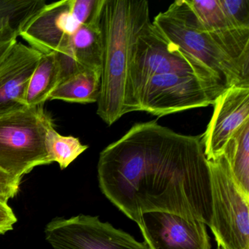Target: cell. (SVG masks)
<instances>
[{"label":"cell","instance_id":"6da1fadb","mask_svg":"<svg viewBox=\"0 0 249 249\" xmlns=\"http://www.w3.org/2000/svg\"><path fill=\"white\" fill-rule=\"evenodd\" d=\"M97 177L103 195L137 224L142 213L164 212L211 226L202 135L178 133L157 121L135 124L100 153Z\"/></svg>","mask_w":249,"mask_h":249},{"label":"cell","instance_id":"7a4b0ae2","mask_svg":"<svg viewBox=\"0 0 249 249\" xmlns=\"http://www.w3.org/2000/svg\"><path fill=\"white\" fill-rule=\"evenodd\" d=\"M150 20L145 0H104L101 15L103 52L97 113L108 126L136 111L129 70L137 37Z\"/></svg>","mask_w":249,"mask_h":249},{"label":"cell","instance_id":"3957f363","mask_svg":"<svg viewBox=\"0 0 249 249\" xmlns=\"http://www.w3.org/2000/svg\"><path fill=\"white\" fill-rule=\"evenodd\" d=\"M152 24L166 39L181 48L215 74L226 88L249 84L235 62L211 38L188 3L177 0Z\"/></svg>","mask_w":249,"mask_h":249},{"label":"cell","instance_id":"277c9868","mask_svg":"<svg viewBox=\"0 0 249 249\" xmlns=\"http://www.w3.org/2000/svg\"><path fill=\"white\" fill-rule=\"evenodd\" d=\"M53 126L43 106L0 116V170L22 180L36 167L52 164L46 138Z\"/></svg>","mask_w":249,"mask_h":249},{"label":"cell","instance_id":"5b68a950","mask_svg":"<svg viewBox=\"0 0 249 249\" xmlns=\"http://www.w3.org/2000/svg\"><path fill=\"white\" fill-rule=\"evenodd\" d=\"M167 74L189 75L225 87L215 74L169 41L150 21L137 37L129 70L130 90L136 111L135 99L140 90L152 77Z\"/></svg>","mask_w":249,"mask_h":249},{"label":"cell","instance_id":"8992f818","mask_svg":"<svg viewBox=\"0 0 249 249\" xmlns=\"http://www.w3.org/2000/svg\"><path fill=\"white\" fill-rule=\"evenodd\" d=\"M208 164L212 200L210 228L217 244L223 249H249V197L237 187L223 154Z\"/></svg>","mask_w":249,"mask_h":249},{"label":"cell","instance_id":"52a82bcc","mask_svg":"<svg viewBox=\"0 0 249 249\" xmlns=\"http://www.w3.org/2000/svg\"><path fill=\"white\" fill-rule=\"evenodd\" d=\"M227 89L189 75H155L147 81L135 99L137 111L162 117L191 109L213 106Z\"/></svg>","mask_w":249,"mask_h":249},{"label":"cell","instance_id":"ba28073f","mask_svg":"<svg viewBox=\"0 0 249 249\" xmlns=\"http://www.w3.org/2000/svg\"><path fill=\"white\" fill-rule=\"evenodd\" d=\"M45 236L53 249H150L98 216L84 214L53 218L46 224Z\"/></svg>","mask_w":249,"mask_h":249},{"label":"cell","instance_id":"9c48e42d","mask_svg":"<svg viewBox=\"0 0 249 249\" xmlns=\"http://www.w3.org/2000/svg\"><path fill=\"white\" fill-rule=\"evenodd\" d=\"M81 26L71 15V0H62L45 2L35 9L20 22L17 32L18 37L42 54L53 53L63 59H74L71 38Z\"/></svg>","mask_w":249,"mask_h":249},{"label":"cell","instance_id":"30bf717a","mask_svg":"<svg viewBox=\"0 0 249 249\" xmlns=\"http://www.w3.org/2000/svg\"><path fill=\"white\" fill-rule=\"evenodd\" d=\"M138 225L150 249H211L206 224L164 212L142 213Z\"/></svg>","mask_w":249,"mask_h":249},{"label":"cell","instance_id":"8fae6325","mask_svg":"<svg viewBox=\"0 0 249 249\" xmlns=\"http://www.w3.org/2000/svg\"><path fill=\"white\" fill-rule=\"evenodd\" d=\"M213 106L211 121L202 135L208 161L222 155L230 138L249 121V84L229 87L217 97Z\"/></svg>","mask_w":249,"mask_h":249},{"label":"cell","instance_id":"7c38bea8","mask_svg":"<svg viewBox=\"0 0 249 249\" xmlns=\"http://www.w3.org/2000/svg\"><path fill=\"white\" fill-rule=\"evenodd\" d=\"M211 38L249 80V32L237 28L227 18L218 0H187Z\"/></svg>","mask_w":249,"mask_h":249},{"label":"cell","instance_id":"4fadbf2b","mask_svg":"<svg viewBox=\"0 0 249 249\" xmlns=\"http://www.w3.org/2000/svg\"><path fill=\"white\" fill-rule=\"evenodd\" d=\"M42 53L17 42L0 62V116L27 107L25 95Z\"/></svg>","mask_w":249,"mask_h":249},{"label":"cell","instance_id":"5bb4252c","mask_svg":"<svg viewBox=\"0 0 249 249\" xmlns=\"http://www.w3.org/2000/svg\"><path fill=\"white\" fill-rule=\"evenodd\" d=\"M103 3L104 0H99L91 18L78 29L71 38L74 59L83 69L101 71L103 41L100 23Z\"/></svg>","mask_w":249,"mask_h":249},{"label":"cell","instance_id":"9a60e30c","mask_svg":"<svg viewBox=\"0 0 249 249\" xmlns=\"http://www.w3.org/2000/svg\"><path fill=\"white\" fill-rule=\"evenodd\" d=\"M100 84V70H82L62 80L52 93L49 100L81 104L97 103Z\"/></svg>","mask_w":249,"mask_h":249},{"label":"cell","instance_id":"2e32d148","mask_svg":"<svg viewBox=\"0 0 249 249\" xmlns=\"http://www.w3.org/2000/svg\"><path fill=\"white\" fill-rule=\"evenodd\" d=\"M61 81L62 71L56 53L42 54L27 87L26 106H43Z\"/></svg>","mask_w":249,"mask_h":249},{"label":"cell","instance_id":"e0dca14e","mask_svg":"<svg viewBox=\"0 0 249 249\" xmlns=\"http://www.w3.org/2000/svg\"><path fill=\"white\" fill-rule=\"evenodd\" d=\"M237 187L249 197V121L245 122L226 143L222 152Z\"/></svg>","mask_w":249,"mask_h":249},{"label":"cell","instance_id":"ac0fdd59","mask_svg":"<svg viewBox=\"0 0 249 249\" xmlns=\"http://www.w3.org/2000/svg\"><path fill=\"white\" fill-rule=\"evenodd\" d=\"M46 145L51 161L57 163L61 170L66 169L89 148L88 145L81 143L78 138L60 135L54 126L48 131Z\"/></svg>","mask_w":249,"mask_h":249},{"label":"cell","instance_id":"d6986e66","mask_svg":"<svg viewBox=\"0 0 249 249\" xmlns=\"http://www.w3.org/2000/svg\"><path fill=\"white\" fill-rule=\"evenodd\" d=\"M45 2L41 0H0V31L10 26L17 28L27 16Z\"/></svg>","mask_w":249,"mask_h":249},{"label":"cell","instance_id":"ffe728a7","mask_svg":"<svg viewBox=\"0 0 249 249\" xmlns=\"http://www.w3.org/2000/svg\"><path fill=\"white\" fill-rule=\"evenodd\" d=\"M221 8L231 24L249 32V0H218Z\"/></svg>","mask_w":249,"mask_h":249},{"label":"cell","instance_id":"44dd1931","mask_svg":"<svg viewBox=\"0 0 249 249\" xmlns=\"http://www.w3.org/2000/svg\"><path fill=\"white\" fill-rule=\"evenodd\" d=\"M99 0H71V14L80 24L89 21L95 11Z\"/></svg>","mask_w":249,"mask_h":249},{"label":"cell","instance_id":"7402d4cb","mask_svg":"<svg viewBox=\"0 0 249 249\" xmlns=\"http://www.w3.org/2000/svg\"><path fill=\"white\" fill-rule=\"evenodd\" d=\"M21 179L0 170V199L8 202L18 195Z\"/></svg>","mask_w":249,"mask_h":249},{"label":"cell","instance_id":"603a6c76","mask_svg":"<svg viewBox=\"0 0 249 249\" xmlns=\"http://www.w3.org/2000/svg\"><path fill=\"white\" fill-rule=\"evenodd\" d=\"M18 37L17 28L14 26H10L0 31V62L17 44Z\"/></svg>","mask_w":249,"mask_h":249},{"label":"cell","instance_id":"cb8c5ba5","mask_svg":"<svg viewBox=\"0 0 249 249\" xmlns=\"http://www.w3.org/2000/svg\"><path fill=\"white\" fill-rule=\"evenodd\" d=\"M17 221L18 219L8 202L0 199V234L14 230Z\"/></svg>","mask_w":249,"mask_h":249},{"label":"cell","instance_id":"d4e9b609","mask_svg":"<svg viewBox=\"0 0 249 249\" xmlns=\"http://www.w3.org/2000/svg\"><path fill=\"white\" fill-rule=\"evenodd\" d=\"M217 249H223L222 248L219 247V246H218V248H217Z\"/></svg>","mask_w":249,"mask_h":249}]
</instances>
